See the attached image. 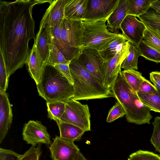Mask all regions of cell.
<instances>
[{"mask_svg":"<svg viewBox=\"0 0 160 160\" xmlns=\"http://www.w3.org/2000/svg\"><path fill=\"white\" fill-rule=\"evenodd\" d=\"M51 0L0 1V50L9 77L26 63L31 50L30 40H36L33 7Z\"/></svg>","mask_w":160,"mask_h":160,"instance_id":"1","label":"cell"},{"mask_svg":"<svg viewBox=\"0 0 160 160\" xmlns=\"http://www.w3.org/2000/svg\"><path fill=\"white\" fill-rule=\"evenodd\" d=\"M114 97L122 106L127 121L137 125L149 124L150 110L141 101L137 93L128 84L120 71L111 88Z\"/></svg>","mask_w":160,"mask_h":160,"instance_id":"2","label":"cell"},{"mask_svg":"<svg viewBox=\"0 0 160 160\" xmlns=\"http://www.w3.org/2000/svg\"><path fill=\"white\" fill-rule=\"evenodd\" d=\"M69 65L73 82L72 99L88 100L113 97L111 89L104 86L87 71L77 57L70 62Z\"/></svg>","mask_w":160,"mask_h":160,"instance_id":"3","label":"cell"},{"mask_svg":"<svg viewBox=\"0 0 160 160\" xmlns=\"http://www.w3.org/2000/svg\"><path fill=\"white\" fill-rule=\"evenodd\" d=\"M39 95L47 102H65L74 96L73 85L54 66L47 64L37 85Z\"/></svg>","mask_w":160,"mask_h":160,"instance_id":"4","label":"cell"},{"mask_svg":"<svg viewBox=\"0 0 160 160\" xmlns=\"http://www.w3.org/2000/svg\"><path fill=\"white\" fill-rule=\"evenodd\" d=\"M107 19L95 21H83L84 27L81 48H88L102 51L107 48L122 33L110 32L106 24Z\"/></svg>","mask_w":160,"mask_h":160,"instance_id":"5","label":"cell"},{"mask_svg":"<svg viewBox=\"0 0 160 160\" xmlns=\"http://www.w3.org/2000/svg\"><path fill=\"white\" fill-rule=\"evenodd\" d=\"M65 103V110L59 120L77 126L85 132L90 131L91 115L88 105L72 98Z\"/></svg>","mask_w":160,"mask_h":160,"instance_id":"6","label":"cell"},{"mask_svg":"<svg viewBox=\"0 0 160 160\" xmlns=\"http://www.w3.org/2000/svg\"><path fill=\"white\" fill-rule=\"evenodd\" d=\"M77 58L87 71L105 86L103 76L105 61L98 51L89 48H82Z\"/></svg>","mask_w":160,"mask_h":160,"instance_id":"7","label":"cell"},{"mask_svg":"<svg viewBox=\"0 0 160 160\" xmlns=\"http://www.w3.org/2000/svg\"><path fill=\"white\" fill-rule=\"evenodd\" d=\"M84 27L83 21L63 19L61 38L66 44L72 47L81 49Z\"/></svg>","mask_w":160,"mask_h":160,"instance_id":"8","label":"cell"},{"mask_svg":"<svg viewBox=\"0 0 160 160\" xmlns=\"http://www.w3.org/2000/svg\"><path fill=\"white\" fill-rule=\"evenodd\" d=\"M119 1V0H88L83 21L107 20L118 6Z\"/></svg>","mask_w":160,"mask_h":160,"instance_id":"9","label":"cell"},{"mask_svg":"<svg viewBox=\"0 0 160 160\" xmlns=\"http://www.w3.org/2000/svg\"><path fill=\"white\" fill-rule=\"evenodd\" d=\"M22 136L26 143L33 146L41 144L49 145L52 143L47 128L37 121L30 120L24 125Z\"/></svg>","mask_w":160,"mask_h":160,"instance_id":"10","label":"cell"},{"mask_svg":"<svg viewBox=\"0 0 160 160\" xmlns=\"http://www.w3.org/2000/svg\"><path fill=\"white\" fill-rule=\"evenodd\" d=\"M130 42H125L121 50L110 60L105 62L103 64V76L104 85L111 88L119 72L121 71V65L128 56Z\"/></svg>","mask_w":160,"mask_h":160,"instance_id":"11","label":"cell"},{"mask_svg":"<svg viewBox=\"0 0 160 160\" xmlns=\"http://www.w3.org/2000/svg\"><path fill=\"white\" fill-rule=\"evenodd\" d=\"M53 160H73L80 152L74 142L56 136L49 147Z\"/></svg>","mask_w":160,"mask_h":160,"instance_id":"12","label":"cell"},{"mask_svg":"<svg viewBox=\"0 0 160 160\" xmlns=\"http://www.w3.org/2000/svg\"><path fill=\"white\" fill-rule=\"evenodd\" d=\"M146 29L144 24L136 16L128 15L121 23L120 29L127 41L138 46L142 40Z\"/></svg>","mask_w":160,"mask_h":160,"instance_id":"13","label":"cell"},{"mask_svg":"<svg viewBox=\"0 0 160 160\" xmlns=\"http://www.w3.org/2000/svg\"><path fill=\"white\" fill-rule=\"evenodd\" d=\"M63 19L60 20L54 27L50 28L51 38L52 43L68 61H71L78 57L81 49L71 47L65 43L62 39L61 35Z\"/></svg>","mask_w":160,"mask_h":160,"instance_id":"14","label":"cell"},{"mask_svg":"<svg viewBox=\"0 0 160 160\" xmlns=\"http://www.w3.org/2000/svg\"><path fill=\"white\" fill-rule=\"evenodd\" d=\"M11 106L5 92L0 90V143L5 138L12 120Z\"/></svg>","mask_w":160,"mask_h":160,"instance_id":"15","label":"cell"},{"mask_svg":"<svg viewBox=\"0 0 160 160\" xmlns=\"http://www.w3.org/2000/svg\"><path fill=\"white\" fill-rule=\"evenodd\" d=\"M50 43H52L50 28L42 19L34 44L36 45L41 58L46 63H47L49 56Z\"/></svg>","mask_w":160,"mask_h":160,"instance_id":"16","label":"cell"},{"mask_svg":"<svg viewBox=\"0 0 160 160\" xmlns=\"http://www.w3.org/2000/svg\"><path fill=\"white\" fill-rule=\"evenodd\" d=\"M67 0L52 1L42 19L50 28L55 27L64 16V8Z\"/></svg>","mask_w":160,"mask_h":160,"instance_id":"17","label":"cell"},{"mask_svg":"<svg viewBox=\"0 0 160 160\" xmlns=\"http://www.w3.org/2000/svg\"><path fill=\"white\" fill-rule=\"evenodd\" d=\"M26 63L28 65L30 76L34 80L36 85L38 84L40 82L43 70L47 63L41 58L34 44Z\"/></svg>","mask_w":160,"mask_h":160,"instance_id":"18","label":"cell"},{"mask_svg":"<svg viewBox=\"0 0 160 160\" xmlns=\"http://www.w3.org/2000/svg\"><path fill=\"white\" fill-rule=\"evenodd\" d=\"M128 0H119L118 5L107 20V25L111 32L119 33L122 22L127 15Z\"/></svg>","mask_w":160,"mask_h":160,"instance_id":"19","label":"cell"},{"mask_svg":"<svg viewBox=\"0 0 160 160\" xmlns=\"http://www.w3.org/2000/svg\"><path fill=\"white\" fill-rule=\"evenodd\" d=\"M88 0H67L64 17L70 20L83 21Z\"/></svg>","mask_w":160,"mask_h":160,"instance_id":"20","label":"cell"},{"mask_svg":"<svg viewBox=\"0 0 160 160\" xmlns=\"http://www.w3.org/2000/svg\"><path fill=\"white\" fill-rule=\"evenodd\" d=\"M56 122L59 129L60 137L68 141L73 142L79 141L85 132L83 129L72 124L60 120Z\"/></svg>","mask_w":160,"mask_h":160,"instance_id":"21","label":"cell"},{"mask_svg":"<svg viewBox=\"0 0 160 160\" xmlns=\"http://www.w3.org/2000/svg\"><path fill=\"white\" fill-rule=\"evenodd\" d=\"M147 29L160 37V14L150 7L144 14L138 17Z\"/></svg>","mask_w":160,"mask_h":160,"instance_id":"22","label":"cell"},{"mask_svg":"<svg viewBox=\"0 0 160 160\" xmlns=\"http://www.w3.org/2000/svg\"><path fill=\"white\" fill-rule=\"evenodd\" d=\"M155 0H128L127 15L138 17L145 13Z\"/></svg>","mask_w":160,"mask_h":160,"instance_id":"23","label":"cell"},{"mask_svg":"<svg viewBox=\"0 0 160 160\" xmlns=\"http://www.w3.org/2000/svg\"><path fill=\"white\" fill-rule=\"evenodd\" d=\"M121 73L132 89L137 93L142 83L145 79L142 76V73L132 69L121 71Z\"/></svg>","mask_w":160,"mask_h":160,"instance_id":"24","label":"cell"},{"mask_svg":"<svg viewBox=\"0 0 160 160\" xmlns=\"http://www.w3.org/2000/svg\"><path fill=\"white\" fill-rule=\"evenodd\" d=\"M127 41L122 35L118 38L104 49L99 51L105 62L113 58L122 49L125 42Z\"/></svg>","mask_w":160,"mask_h":160,"instance_id":"25","label":"cell"},{"mask_svg":"<svg viewBox=\"0 0 160 160\" xmlns=\"http://www.w3.org/2000/svg\"><path fill=\"white\" fill-rule=\"evenodd\" d=\"M142 102L151 111L160 113V94L158 91L150 94L137 92Z\"/></svg>","mask_w":160,"mask_h":160,"instance_id":"26","label":"cell"},{"mask_svg":"<svg viewBox=\"0 0 160 160\" xmlns=\"http://www.w3.org/2000/svg\"><path fill=\"white\" fill-rule=\"evenodd\" d=\"M140 56L138 46L130 42L129 54L122 62L121 69L138 70V59Z\"/></svg>","mask_w":160,"mask_h":160,"instance_id":"27","label":"cell"},{"mask_svg":"<svg viewBox=\"0 0 160 160\" xmlns=\"http://www.w3.org/2000/svg\"><path fill=\"white\" fill-rule=\"evenodd\" d=\"M48 117L51 120L57 122L63 114L65 108V102H47Z\"/></svg>","mask_w":160,"mask_h":160,"instance_id":"28","label":"cell"},{"mask_svg":"<svg viewBox=\"0 0 160 160\" xmlns=\"http://www.w3.org/2000/svg\"><path fill=\"white\" fill-rule=\"evenodd\" d=\"M138 47L140 56L149 60L160 62V52L148 46L142 40Z\"/></svg>","mask_w":160,"mask_h":160,"instance_id":"29","label":"cell"},{"mask_svg":"<svg viewBox=\"0 0 160 160\" xmlns=\"http://www.w3.org/2000/svg\"><path fill=\"white\" fill-rule=\"evenodd\" d=\"M70 61H68L52 43L50 45L49 54L47 63L52 66L60 64H69Z\"/></svg>","mask_w":160,"mask_h":160,"instance_id":"30","label":"cell"},{"mask_svg":"<svg viewBox=\"0 0 160 160\" xmlns=\"http://www.w3.org/2000/svg\"><path fill=\"white\" fill-rule=\"evenodd\" d=\"M152 124L153 129L150 141L160 156V117H155Z\"/></svg>","mask_w":160,"mask_h":160,"instance_id":"31","label":"cell"},{"mask_svg":"<svg viewBox=\"0 0 160 160\" xmlns=\"http://www.w3.org/2000/svg\"><path fill=\"white\" fill-rule=\"evenodd\" d=\"M142 40L148 46L160 52V38L147 29L144 32Z\"/></svg>","mask_w":160,"mask_h":160,"instance_id":"32","label":"cell"},{"mask_svg":"<svg viewBox=\"0 0 160 160\" xmlns=\"http://www.w3.org/2000/svg\"><path fill=\"white\" fill-rule=\"evenodd\" d=\"M128 160H160V156L152 152L140 150L130 155Z\"/></svg>","mask_w":160,"mask_h":160,"instance_id":"33","label":"cell"},{"mask_svg":"<svg viewBox=\"0 0 160 160\" xmlns=\"http://www.w3.org/2000/svg\"><path fill=\"white\" fill-rule=\"evenodd\" d=\"M3 57L1 52L0 55V90L5 92L8 87V78Z\"/></svg>","mask_w":160,"mask_h":160,"instance_id":"34","label":"cell"},{"mask_svg":"<svg viewBox=\"0 0 160 160\" xmlns=\"http://www.w3.org/2000/svg\"><path fill=\"white\" fill-rule=\"evenodd\" d=\"M125 115V112L120 103L117 101L109 111L106 121L111 122Z\"/></svg>","mask_w":160,"mask_h":160,"instance_id":"35","label":"cell"},{"mask_svg":"<svg viewBox=\"0 0 160 160\" xmlns=\"http://www.w3.org/2000/svg\"><path fill=\"white\" fill-rule=\"evenodd\" d=\"M41 146H32L23 154L22 155L20 160H39L41 153Z\"/></svg>","mask_w":160,"mask_h":160,"instance_id":"36","label":"cell"},{"mask_svg":"<svg viewBox=\"0 0 160 160\" xmlns=\"http://www.w3.org/2000/svg\"><path fill=\"white\" fill-rule=\"evenodd\" d=\"M21 155L11 150L0 148V160H20Z\"/></svg>","mask_w":160,"mask_h":160,"instance_id":"37","label":"cell"},{"mask_svg":"<svg viewBox=\"0 0 160 160\" xmlns=\"http://www.w3.org/2000/svg\"><path fill=\"white\" fill-rule=\"evenodd\" d=\"M158 90L155 86L146 78L142 83L138 92L150 94Z\"/></svg>","mask_w":160,"mask_h":160,"instance_id":"38","label":"cell"},{"mask_svg":"<svg viewBox=\"0 0 160 160\" xmlns=\"http://www.w3.org/2000/svg\"><path fill=\"white\" fill-rule=\"evenodd\" d=\"M69 64H60L54 66L55 68L62 74L72 84L73 81L72 79Z\"/></svg>","mask_w":160,"mask_h":160,"instance_id":"39","label":"cell"},{"mask_svg":"<svg viewBox=\"0 0 160 160\" xmlns=\"http://www.w3.org/2000/svg\"><path fill=\"white\" fill-rule=\"evenodd\" d=\"M150 79L157 89L160 90V72L154 71L150 73Z\"/></svg>","mask_w":160,"mask_h":160,"instance_id":"40","label":"cell"},{"mask_svg":"<svg viewBox=\"0 0 160 160\" xmlns=\"http://www.w3.org/2000/svg\"><path fill=\"white\" fill-rule=\"evenodd\" d=\"M150 8L160 14V0H155L151 3Z\"/></svg>","mask_w":160,"mask_h":160,"instance_id":"41","label":"cell"},{"mask_svg":"<svg viewBox=\"0 0 160 160\" xmlns=\"http://www.w3.org/2000/svg\"><path fill=\"white\" fill-rule=\"evenodd\" d=\"M73 160H87L83 155L80 152L78 154Z\"/></svg>","mask_w":160,"mask_h":160,"instance_id":"42","label":"cell"},{"mask_svg":"<svg viewBox=\"0 0 160 160\" xmlns=\"http://www.w3.org/2000/svg\"><path fill=\"white\" fill-rule=\"evenodd\" d=\"M157 90H158V92L160 94V90H159V89H157Z\"/></svg>","mask_w":160,"mask_h":160,"instance_id":"43","label":"cell"},{"mask_svg":"<svg viewBox=\"0 0 160 160\" xmlns=\"http://www.w3.org/2000/svg\"><path fill=\"white\" fill-rule=\"evenodd\" d=\"M159 38H160V37H159Z\"/></svg>","mask_w":160,"mask_h":160,"instance_id":"44","label":"cell"}]
</instances>
